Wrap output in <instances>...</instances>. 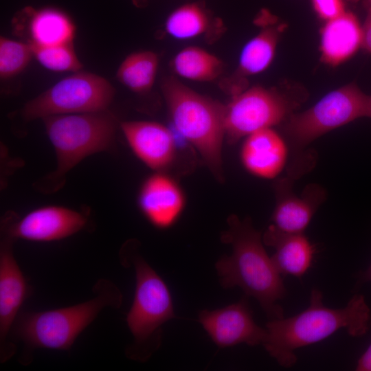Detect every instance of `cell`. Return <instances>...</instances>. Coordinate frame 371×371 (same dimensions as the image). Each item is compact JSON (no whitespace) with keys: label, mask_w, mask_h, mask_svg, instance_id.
Instances as JSON below:
<instances>
[{"label":"cell","mask_w":371,"mask_h":371,"mask_svg":"<svg viewBox=\"0 0 371 371\" xmlns=\"http://www.w3.org/2000/svg\"><path fill=\"white\" fill-rule=\"evenodd\" d=\"M166 33L179 41L218 36L223 30L221 20L201 1L183 3L173 9L164 22Z\"/></svg>","instance_id":"ffe728a7"},{"label":"cell","mask_w":371,"mask_h":371,"mask_svg":"<svg viewBox=\"0 0 371 371\" xmlns=\"http://www.w3.org/2000/svg\"><path fill=\"white\" fill-rule=\"evenodd\" d=\"M119 257L120 263L133 267L135 274L134 298L126 315L133 341L125 352L131 359L145 362L160 346L161 326L175 317L172 296L164 280L139 254L135 240L124 244Z\"/></svg>","instance_id":"277c9868"},{"label":"cell","mask_w":371,"mask_h":371,"mask_svg":"<svg viewBox=\"0 0 371 371\" xmlns=\"http://www.w3.org/2000/svg\"><path fill=\"white\" fill-rule=\"evenodd\" d=\"M227 223L221 240L231 245L232 253L221 258L215 265L221 286L242 289L247 296L258 302L269 319L283 317V308L278 302L287 291L282 275L263 246L261 233L248 217L240 219L232 215Z\"/></svg>","instance_id":"7a4b0ae2"},{"label":"cell","mask_w":371,"mask_h":371,"mask_svg":"<svg viewBox=\"0 0 371 371\" xmlns=\"http://www.w3.org/2000/svg\"><path fill=\"white\" fill-rule=\"evenodd\" d=\"M247 297L245 295L238 302L212 311L203 310L199 313V322L218 347L262 344L266 329L255 322Z\"/></svg>","instance_id":"7c38bea8"},{"label":"cell","mask_w":371,"mask_h":371,"mask_svg":"<svg viewBox=\"0 0 371 371\" xmlns=\"http://www.w3.org/2000/svg\"><path fill=\"white\" fill-rule=\"evenodd\" d=\"M361 30V47L366 52L371 53V10H368V14Z\"/></svg>","instance_id":"4316f807"},{"label":"cell","mask_w":371,"mask_h":371,"mask_svg":"<svg viewBox=\"0 0 371 371\" xmlns=\"http://www.w3.org/2000/svg\"><path fill=\"white\" fill-rule=\"evenodd\" d=\"M368 98L351 83L330 91L307 110L293 113L284 122V137L292 158L288 170L306 173L310 170L314 157L305 148L323 135L366 117Z\"/></svg>","instance_id":"8992f818"},{"label":"cell","mask_w":371,"mask_h":371,"mask_svg":"<svg viewBox=\"0 0 371 371\" xmlns=\"http://www.w3.org/2000/svg\"><path fill=\"white\" fill-rule=\"evenodd\" d=\"M161 88L175 131L196 150L214 177L223 181L225 104L174 77L165 79Z\"/></svg>","instance_id":"5b68a950"},{"label":"cell","mask_w":371,"mask_h":371,"mask_svg":"<svg viewBox=\"0 0 371 371\" xmlns=\"http://www.w3.org/2000/svg\"><path fill=\"white\" fill-rule=\"evenodd\" d=\"M159 67V57L152 51L130 54L117 71L118 80L135 93H144L153 87Z\"/></svg>","instance_id":"603a6c76"},{"label":"cell","mask_w":371,"mask_h":371,"mask_svg":"<svg viewBox=\"0 0 371 371\" xmlns=\"http://www.w3.org/2000/svg\"><path fill=\"white\" fill-rule=\"evenodd\" d=\"M115 89L104 78L75 72L25 104L22 115L27 120L51 115L106 111Z\"/></svg>","instance_id":"ba28073f"},{"label":"cell","mask_w":371,"mask_h":371,"mask_svg":"<svg viewBox=\"0 0 371 371\" xmlns=\"http://www.w3.org/2000/svg\"><path fill=\"white\" fill-rule=\"evenodd\" d=\"M290 148L284 137L273 128L256 131L245 137L240 150L244 168L263 179H276L288 167Z\"/></svg>","instance_id":"2e32d148"},{"label":"cell","mask_w":371,"mask_h":371,"mask_svg":"<svg viewBox=\"0 0 371 371\" xmlns=\"http://www.w3.org/2000/svg\"><path fill=\"white\" fill-rule=\"evenodd\" d=\"M298 104L296 99L272 89L246 88L225 104V138L235 144L256 131L284 123Z\"/></svg>","instance_id":"9c48e42d"},{"label":"cell","mask_w":371,"mask_h":371,"mask_svg":"<svg viewBox=\"0 0 371 371\" xmlns=\"http://www.w3.org/2000/svg\"><path fill=\"white\" fill-rule=\"evenodd\" d=\"M371 327V311L364 296L355 294L340 308L327 307L323 294L313 289L309 305L292 317L269 319L262 345L285 368L297 362L295 350L321 341L343 328L352 337L366 335Z\"/></svg>","instance_id":"6da1fadb"},{"label":"cell","mask_w":371,"mask_h":371,"mask_svg":"<svg viewBox=\"0 0 371 371\" xmlns=\"http://www.w3.org/2000/svg\"><path fill=\"white\" fill-rule=\"evenodd\" d=\"M282 30L281 25H262L260 32L245 45L236 70L223 87L232 96L246 89V78L260 74L269 67Z\"/></svg>","instance_id":"d6986e66"},{"label":"cell","mask_w":371,"mask_h":371,"mask_svg":"<svg viewBox=\"0 0 371 371\" xmlns=\"http://www.w3.org/2000/svg\"><path fill=\"white\" fill-rule=\"evenodd\" d=\"M366 117L371 118V95H369Z\"/></svg>","instance_id":"f546056e"},{"label":"cell","mask_w":371,"mask_h":371,"mask_svg":"<svg viewBox=\"0 0 371 371\" xmlns=\"http://www.w3.org/2000/svg\"><path fill=\"white\" fill-rule=\"evenodd\" d=\"M363 2L367 10H371V0H363Z\"/></svg>","instance_id":"4dcf8cb0"},{"label":"cell","mask_w":371,"mask_h":371,"mask_svg":"<svg viewBox=\"0 0 371 371\" xmlns=\"http://www.w3.org/2000/svg\"><path fill=\"white\" fill-rule=\"evenodd\" d=\"M311 1L318 16L326 21L334 19L346 12L343 0Z\"/></svg>","instance_id":"484cf974"},{"label":"cell","mask_w":371,"mask_h":371,"mask_svg":"<svg viewBox=\"0 0 371 371\" xmlns=\"http://www.w3.org/2000/svg\"><path fill=\"white\" fill-rule=\"evenodd\" d=\"M367 282H371V263L366 270L359 274L357 285L359 286Z\"/></svg>","instance_id":"f1b7e54d"},{"label":"cell","mask_w":371,"mask_h":371,"mask_svg":"<svg viewBox=\"0 0 371 371\" xmlns=\"http://www.w3.org/2000/svg\"><path fill=\"white\" fill-rule=\"evenodd\" d=\"M93 297L71 306L45 311H22L11 331V340L21 341L23 348L19 362L27 366L38 348L69 350L77 337L105 308H119L122 294L111 281L100 279L93 285Z\"/></svg>","instance_id":"3957f363"},{"label":"cell","mask_w":371,"mask_h":371,"mask_svg":"<svg viewBox=\"0 0 371 371\" xmlns=\"http://www.w3.org/2000/svg\"><path fill=\"white\" fill-rule=\"evenodd\" d=\"M262 241L274 249L271 258L282 276L301 278L311 267L315 247L304 233L286 232L271 225Z\"/></svg>","instance_id":"ac0fdd59"},{"label":"cell","mask_w":371,"mask_h":371,"mask_svg":"<svg viewBox=\"0 0 371 371\" xmlns=\"http://www.w3.org/2000/svg\"><path fill=\"white\" fill-rule=\"evenodd\" d=\"M34 56L30 44L5 37L0 39V76L8 78L18 74Z\"/></svg>","instance_id":"d4e9b609"},{"label":"cell","mask_w":371,"mask_h":371,"mask_svg":"<svg viewBox=\"0 0 371 371\" xmlns=\"http://www.w3.org/2000/svg\"><path fill=\"white\" fill-rule=\"evenodd\" d=\"M30 46L33 56L48 69L56 71L77 72L82 67V64L76 56L72 43L50 46Z\"/></svg>","instance_id":"cb8c5ba5"},{"label":"cell","mask_w":371,"mask_h":371,"mask_svg":"<svg viewBox=\"0 0 371 371\" xmlns=\"http://www.w3.org/2000/svg\"><path fill=\"white\" fill-rule=\"evenodd\" d=\"M139 207L158 229H168L180 218L186 206L185 194L166 172H156L143 183L138 194Z\"/></svg>","instance_id":"9a60e30c"},{"label":"cell","mask_w":371,"mask_h":371,"mask_svg":"<svg viewBox=\"0 0 371 371\" xmlns=\"http://www.w3.org/2000/svg\"><path fill=\"white\" fill-rule=\"evenodd\" d=\"M295 179L286 175L273 184L276 205L271 221L281 231L304 233L326 197L324 188L316 183L307 185L298 195L293 190Z\"/></svg>","instance_id":"4fadbf2b"},{"label":"cell","mask_w":371,"mask_h":371,"mask_svg":"<svg viewBox=\"0 0 371 371\" xmlns=\"http://www.w3.org/2000/svg\"><path fill=\"white\" fill-rule=\"evenodd\" d=\"M171 67L179 77L194 82H210L222 73V60L199 46H188L179 51L171 61Z\"/></svg>","instance_id":"7402d4cb"},{"label":"cell","mask_w":371,"mask_h":371,"mask_svg":"<svg viewBox=\"0 0 371 371\" xmlns=\"http://www.w3.org/2000/svg\"><path fill=\"white\" fill-rule=\"evenodd\" d=\"M134 154L156 172H166L177 157L176 138L167 126L151 121H128L120 124Z\"/></svg>","instance_id":"5bb4252c"},{"label":"cell","mask_w":371,"mask_h":371,"mask_svg":"<svg viewBox=\"0 0 371 371\" xmlns=\"http://www.w3.org/2000/svg\"><path fill=\"white\" fill-rule=\"evenodd\" d=\"M357 371H371V344L357 361Z\"/></svg>","instance_id":"83f0119b"},{"label":"cell","mask_w":371,"mask_h":371,"mask_svg":"<svg viewBox=\"0 0 371 371\" xmlns=\"http://www.w3.org/2000/svg\"><path fill=\"white\" fill-rule=\"evenodd\" d=\"M14 23L18 28L27 30L30 45L71 43L75 35V25L71 19L54 8L25 7L16 14Z\"/></svg>","instance_id":"e0dca14e"},{"label":"cell","mask_w":371,"mask_h":371,"mask_svg":"<svg viewBox=\"0 0 371 371\" xmlns=\"http://www.w3.org/2000/svg\"><path fill=\"white\" fill-rule=\"evenodd\" d=\"M362 30L358 19L345 12L326 21L321 33V52L324 62L336 65L350 58L361 47Z\"/></svg>","instance_id":"44dd1931"},{"label":"cell","mask_w":371,"mask_h":371,"mask_svg":"<svg viewBox=\"0 0 371 371\" xmlns=\"http://www.w3.org/2000/svg\"><path fill=\"white\" fill-rule=\"evenodd\" d=\"M0 247V362L16 353L11 331L30 289L13 253L14 238L3 232Z\"/></svg>","instance_id":"30bf717a"},{"label":"cell","mask_w":371,"mask_h":371,"mask_svg":"<svg viewBox=\"0 0 371 371\" xmlns=\"http://www.w3.org/2000/svg\"><path fill=\"white\" fill-rule=\"evenodd\" d=\"M57 157L50 179L62 178L82 159L106 150L113 142L115 120L106 111L51 115L43 118Z\"/></svg>","instance_id":"52a82bcc"},{"label":"cell","mask_w":371,"mask_h":371,"mask_svg":"<svg viewBox=\"0 0 371 371\" xmlns=\"http://www.w3.org/2000/svg\"><path fill=\"white\" fill-rule=\"evenodd\" d=\"M87 218L79 212L58 206L37 208L19 220L6 218L1 231L14 239L47 242L60 240L82 229Z\"/></svg>","instance_id":"8fae6325"}]
</instances>
